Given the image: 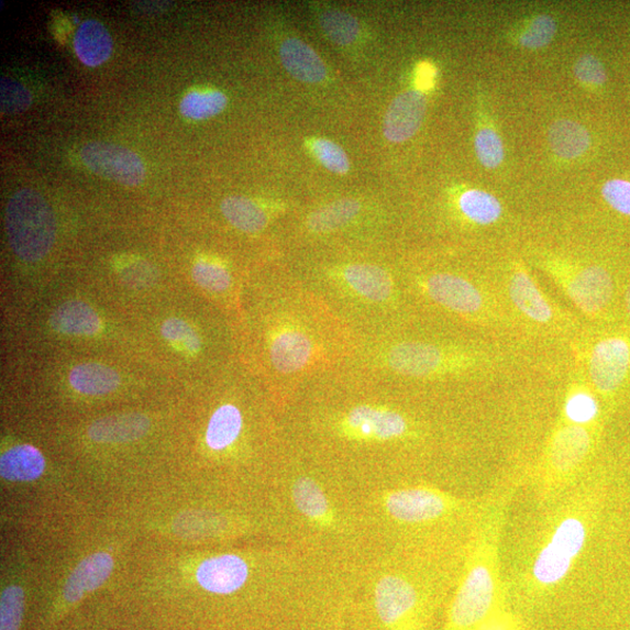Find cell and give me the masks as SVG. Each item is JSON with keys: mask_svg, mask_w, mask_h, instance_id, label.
<instances>
[{"mask_svg": "<svg viewBox=\"0 0 630 630\" xmlns=\"http://www.w3.org/2000/svg\"><path fill=\"white\" fill-rule=\"evenodd\" d=\"M495 583L485 565L473 567L451 608V623L461 630L475 629L491 615Z\"/></svg>", "mask_w": 630, "mask_h": 630, "instance_id": "cell-4", "label": "cell"}, {"mask_svg": "<svg viewBox=\"0 0 630 630\" xmlns=\"http://www.w3.org/2000/svg\"><path fill=\"white\" fill-rule=\"evenodd\" d=\"M388 364L399 374L425 377L447 368L449 357L441 349L427 343L407 342L389 352Z\"/></svg>", "mask_w": 630, "mask_h": 630, "instance_id": "cell-9", "label": "cell"}, {"mask_svg": "<svg viewBox=\"0 0 630 630\" xmlns=\"http://www.w3.org/2000/svg\"><path fill=\"white\" fill-rule=\"evenodd\" d=\"M342 278L355 294L372 301H386L394 292L390 275L376 265H349L343 269Z\"/></svg>", "mask_w": 630, "mask_h": 630, "instance_id": "cell-18", "label": "cell"}, {"mask_svg": "<svg viewBox=\"0 0 630 630\" xmlns=\"http://www.w3.org/2000/svg\"><path fill=\"white\" fill-rule=\"evenodd\" d=\"M292 496L297 508L312 520H322L328 517L329 501L327 495L309 477H301L292 489Z\"/></svg>", "mask_w": 630, "mask_h": 630, "instance_id": "cell-31", "label": "cell"}, {"mask_svg": "<svg viewBox=\"0 0 630 630\" xmlns=\"http://www.w3.org/2000/svg\"><path fill=\"white\" fill-rule=\"evenodd\" d=\"M509 294L515 307L529 319L540 323H548L553 319L551 305L524 270L512 274Z\"/></svg>", "mask_w": 630, "mask_h": 630, "instance_id": "cell-20", "label": "cell"}, {"mask_svg": "<svg viewBox=\"0 0 630 630\" xmlns=\"http://www.w3.org/2000/svg\"><path fill=\"white\" fill-rule=\"evenodd\" d=\"M435 68L429 64L423 63L418 66L417 70V87L419 91H427L433 87L435 79Z\"/></svg>", "mask_w": 630, "mask_h": 630, "instance_id": "cell-44", "label": "cell"}, {"mask_svg": "<svg viewBox=\"0 0 630 630\" xmlns=\"http://www.w3.org/2000/svg\"><path fill=\"white\" fill-rule=\"evenodd\" d=\"M550 146L563 159L582 157L590 146V135L585 126L561 120L553 123L549 130Z\"/></svg>", "mask_w": 630, "mask_h": 630, "instance_id": "cell-25", "label": "cell"}, {"mask_svg": "<svg viewBox=\"0 0 630 630\" xmlns=\"http://www.w3.org/2000/svg\"><path fill=\"white\" fill-rule=\"evenodd\" d=\"M603 197L618 213L630 217V181L622 179L607 181L603 187Z\"/></svg>", "mask_w": 630, "mask_h": 630, "instance_id": "cell-42", "label": "cell"}, {"mask_svg": "<svg viewBox=\"0 0 630 630\" xmlns=\"http://www.w3.org/2000/svg\"><path fill=\"white\" fill-rule=\"evenodd\" d=\"M162 334L165 340L178 343L189 353H198L201 350V340L198 333L181 319H167L162 324Z\"/></svg>", "mask_w": 630, "mask_h": 630, "instance_id": "cell-38", "label": "cell"}, {"mask_svg": "<svg viewBox=\"0 0 630 630\" xmlns=\"http://www.w3.org/2000/svg\"><path fill=\"white\" fill-rule=\"evenodd\" d=\"M150 430V419L142 413H121L98 419L88 429L91 441L122 444L139 441Z\"/></svg>", "mask_w": 630, "mask_h": 630, "instance_id": "cell-15", "label": "cell"}, {"mask_svg": "<svg viewBox=\"0 0 630 630\" xmlns=\"http://www.w3.org/2000/svg\"><path fill=\"white\" fill-rule=\"evenodd\" d=\"M243 425L241 411L232 405L220 407L212 418L206 432L207 445L214 451H222L236 442Z\"/></svg>", "mask_w": 630, "mask_h": 630, "instance_id": "cell-26", "label": "cell"}, {"mask_svg": "<svg viewBox=\"0 0 630 630\" xmlns=\"http://www.w3.org/2000/svg\"><path fill=\"white\" fill-rule=\"evenodd\" d=\"M386 506L396 520L410 523L434 520L445 510V501L441 495L420 488L390 494Z\"/></svg>", "mask_w": 630, "mask_h": 630, "instance_id": "cell-10", "label": "cell"}, {"mask_svg": "<svg viewBox=\"0 0 630 630\" xmlns=\"http://www.w3.org/2000/svg\"><path fill=\"white\" fill-rule=\"evenodd\" d=\"M7 233L13 253L23 261L45 258L55 242L56 222L46 199L31 188L12 195L5 213Z\"/></svg>", "mask_w": 630, "mask_h": 630, "instance_id": "cell-1", "label": "cell"}, {"mask_svg": "<svg viewBox=\"0 0 630 630\" xmlns=\"http://www.w3.org/2000/svg\"><path fill=\"white\" fill-rule=\"evenodd\" d=\"M54 331L67 335L89 336L101 330V319L90 305L71 300L60 305L51 317Z\"/></svg>", "mask_w": 630, "mask_h": 630, "instance_id": "cell-21", "label": "cell"}, {"mask_svg": "<svg viewBox=\"0 0 630 630\" xmlns=\"http://www.w3.org/2000/svg\"><path fill=\"white\" fill-rule=\"evenodd\" d=\"M25 595L22 587L10 586L0 598V630H18L24 615Z\"/></svg>", "mask_w": 630, "mask_h": 630, "instance_id": "cell-33", "label": "cell"}, {"mask_svg": "<svg viewBox=\"0 0 630 630\" xmlns=\"http://www.w3.org/2000/svg\"><path fill=\"white\" fill-rule=\"evenodd\" d=\"M69 384L80 394L101 396L117 390L121 385V377L117 371L104 365L84 364L73 368Z\"/></svg>", "mask_w": 630, "mask_h": 630, "instance_id": "cell-24", "label": "cell"}, {"mask_svg": "<svg viewBox=\"0 0 630 630\" xmlns=\"http://www.w3.org/2000/svg\"><path fill=\"white\" fill-rule=\"evenodd\" d=\"M32 102L30 90L21 82L3 78L0 81V110L3 113H15L26 110Z\"/></svg>", "mask_w": 630, "mask_h": 630, "instance_id": "cell-37", "label": "cell"}, {"mask_svg": "<svg viewBox=\"0 0 630 630\" xmlns=\"http://www.w3.org/2000/svg\"><path fill=\"white\" fill-rule=\"evenodd\" d=\"M112 37L97 19H87L76 31L74 49L81 63L97 67L107 62L112 52Z\"/></svg>", "mask_w": 630, "mask_h": 630, "instance_id": "cell-19", "label": "cell"}, {"mask_svg": "<svg viewBox=\"0 0 630 630\" xmlns=\"http://www.w3.org/2000/svg\"><path fill=\"white\" fill-rule=\"evenodd\" d=\"M463 214L477 224H491L502 214V206L498 199L485 190L469 189L460 199Z\"/></svg>", "mask_w": 630, "mask_h": 630, "instance_id": "cell-29", "label": "cell"}, {"mask_svg": "<svg viewBox=\"0 0 630 630\" xmlns=\"http://www.w3.org/2000/svg\"><path fill=\"white\" fill-rule=\"evenodd\" d=\"M113 561L106 552L93 553L84 560L71 572L65 589L64 596L67 601L76 603L85 597L89 592L102 586L111 575Z\"/></svg>", "mask_w": 630, "mask_h": 630, "instance_id": "cell-17", "label": "cell"}, {"mask_svg": "<svg viewBox=\"0 0 630 630\" xmlns=\"http://www.w3.org/2000/svg\"><path fill=\"white\" fill-rule=\"evenodd\" d=\"M592 384L604 395L618 393L630 377V339L615 335L596 343L589 356Z\"/></svg>", "mask_w": 630, "mask_h": 630, "instance_id": "cell-5", "label": "cell"}, {"mask_svg": "<svg viewBox=\"0 0 630 630\" xmlns=\"http://www.w3.org/2000/svg\"><path fill=\"white\" fill-rule=\"evenodd\" d=\"M625 302H626L627 313H628V316H629V318H630V284H629V286H628V288H627V291H626Z\"/></svg>", "mask_w": 630, "mask_h": 630, "instance_id": "cell-45", "label": "cell"}, {"mask_svg": "<svg viewBox=\"0 0 630 630\" xmlns=\"http://www.w3.org/2000/svg\"><path fill=\"white\" fill-rule=\"evenodd\" d=\"M556 32L557 24L550 15H539L522 34L521 45L530 49L542 48L552 42Z\"/></svg>", "mask_w": 630, "mask_h": 630, "instance_id": "cell-39", "label": "cell"}, {"mask_svg": "<svg viewBox=\"0 0 630 630\" xmlns=\"http://www.w3.org/2000/svg\"><path fill=\"white\" fill-rule=\"evenodd\" d=\"M250 576L246 563L235 555H222L206 560L197 571L202 588L217 595H232Z\"/></svg>", "mask_w": 630, "mask_h": 630, "instance_id": "cell-12", "label": "cell"}, {"mask_svg": "<svg viewBox=\"0 0 630 630\" xmlns=\"http://www.w3.org/2000/svg\"><path fill=\"white\" fill-rule=\"evenodd\" d=\"M586 541V529L575 518L564 520L533 564V576L543 585L562 582Z\"/></svg>", "mask_w": 630, "mask_h": 630, "instance_id": "cell-2", "label": "cell"}, {"mask_svg": "<svg viewBox=\"0 0 630 630\" xmlns=\"http://www.w3.org/2000/svg\"><path fill=\"white\" fill-rule=\"evenodd\" d=\"M476 630H517V625L508 615L496 614L486 618Z\"/></svg>", "mask_w": 630, "mask_h": 630, "instance_id": "cell-43", "label": "cell"}, {"mask_svg": "<svg viewBox=\"0 0 630 630\" xmlns=\"http://www.w3.org/2000/svg\"><path fill=\"white\" fill-rule=\"evenodd\" d=\"M312 355L313 345L309 335L291 324L280 329L273 338L270 357L280 373L291 374L303 369Z\"/></svg>", "mask_w": 630, "mask_h": 630, "instance_id": "cell-13", "label": "cell"}, {"mask_svg": "<svg viewBox=\"0 0 630 630\" xmlns=\"http://www.w3.org/2000/svg\"><path fill=\"white\" fill-rule=\"evenodd\" d=\"M228 99L220 90L189 91L180 102L183 117L202 121L217 117L224 110Z\"/></svg>", "mask_w": 630, "mask_h": 630, "instance_id": "cell-30", "label": "cell"}, {"mask_svg": "<svg viewBox=\"0 0 630 630\" xmlns=\"http://www.w3.org/2000/svg\"><path fill=\"white\" fill-rule=\"evenodd\" d=\"M80 156L93 174L124 186H139L146 176L144 163L136 152L119 144L89 142L81 148Z\"/></svg>", "mask_w": 630, "mask_h": 630, "instance_id": "cell-3", "label": "cell"}, {"mask_svg": "<svg viewBox=\"0 0 630 630\" xmlns=\"http://www.w3.org/2000/svg\"><path fill=\"white\" fill-rule=\"evenodd\" d=\"M424 286L432 300L453 312L474 314L484 308L479 289L460 276L436 274L429 277Z\"/></svg>", "mask_w": 630, "mask_h": 630, "instance_id": "cell-8", "label": "cell"}, {"mask_svg": "<svg viewBox=\"0 0 630 630\" xmlns=\"http://www.w3.org/2000/svg\"><path fill=\"white\" fill-rule=\"evenodd\" d=\"M311 150L323 167L332 174L346 175L351 169V163L345 150L327 139H317L311 144Z\"/></svg>", "mask_w": 630, "mask_h": 630, "instance_id": "cell-34", "label": "cell"}, {"mask_svg": "<svg viewBox=\"0 0 630 630\" xmlns=\"http://www.w3.org/2000/svg\"><path fill=\"white\" fill-rule=\"evenodd\" d=\"M590 447V436L581 425L561 430L553 439L550 460L553 467L567 472L581 464Z\"/></svg>", "mask_w": 630, "mask_h": 630, "instance_id": "cell-22", "label": "cell"}, {"mask_svg": "<svg viewBox=\"0 0 630 630\" xmlns=\"http://www.w3.org/2000/svg\"><path fill=\"white\" fill-rule=\"evenodd\" d=\"M221 212L229 223L247 234L263 231L267 223L264 210L253 200L241 196L225 198L221 202Z\"/></svg>", "mask_w": 630, "mask_h": 630, "instance_id": "cell-27", "label": "cell"}, {"mask_svg": "<svg viewBox=\"0 0 630 630\" xmlns=\"http://www.w3.org/2000/svg\"><path fill=\"white\" fill-rule=\"evenodd\" d=\"M346 424L355 434L377 441H390L402 436L408 430L402 415L373 407L355 408L349 413Z\"/></svg>", "mask_w": 630, "mask_h": 630, "instance_id": "cell-14", "label": "cell"}, {"mask_svg": "<svg viewBox=\"0 0 630 630\" xmlns=\"http://www.w3.org/2000/svg\"><path fill=\"white\" fill-rule=\"evenodd\" d=\"M599 412L597 399L588 393L579 391L572 395L566 402V417L575 425H584L594 420Z\"/></svg>", "mask_w": 630, "mask_h": 630, "instance_id": "cell-40", "label": "cell"}, {"mask_svg": "<svg viewBox=\"0 0 630 630\" xmlns=\"http://www.w3.org/2000/svg\"><path fill=\"white\" fill-rule=\"evenodd\" d=\"M319 23L329 40L339 46L352 45L360 35L357 19L339 10L324 11Z\"/></svg>", "mask_w": 630, "mask_h": 630, "instance_id": "cell-32", "label": "cell"}, {"mask_svg": "<svg viewBox=\"0 0 630 630\" xmlns=\"http://www.w3.org/2000/svg\"><path fill=\"white\" fill-rule=\"evenodd\" d=\"M417 604L415 588L407 581L389 576L380 579L375 589V606L382 623L396 627L412 614Z\"/></svg>", "mask_w": 630, "mask_h": 630, "instance_id": "cell-11", "label": "cell"}, {"mask_svg": "<svg viewBox=\"0 0 630 630\" xmlns=\"http://www.w3.org/2000/svg\"><path fill=\"white\" fill-rule=\"evenodd\" d=\"M564 276L562 288L584 313L599 316L607 311L614 300L615 281L604 267L590 265Z\"/></svg>", "mask_w": 630, "mask_h": 630, "instance_id": "cell-6", "label": "cell"}, {"mask_svg": "<svg viewBox=\"0 0 630 630\" xmlns=\"http://www.w3.org/2000/svg\"><path fill=\"white\" fill-rule=\"evenodd\" d=\"M425 112L427 99L422 91L408 90L399 93L385 117V137L396 144L411 140L422 126Z\"/></svg>", "mask_w": 630, "mask_h": 630, "instance_id": "cell-7", "label": "cell"}, {"mask_svg": "<svg viewBox=\"0 0 630 630\" xmlns=\"http://www.w3.org/2000/svg\"><path fill=\"white\" fill-rule=\"evenodd\" d=\"M474 144L476 156L485 167L495 168L504 162V143L498 132L493 129L485 128L477 132Z\"/></svg>", "mask_w": 630, "mask_h": 630, "instance_id": "cell-35", "label": "cell"}, {"mask_svg": "<svg viewBox=\"0 0 630 630\" xmlns=\"http://www.w3.org/2000/svg\"><path fill=\"white\" fill-rule=\"evenodd\" d=\"M574 70L576 78L586 86L600 87L607 81L606 69L594 55L586 54L579 57Z\"/></svg>", "mask_w": 630, "mask_h": 630, "instance_id": "cell-41", "label": "cell"}, {"mask_svg": "<svg viewBox=\"0 0 630 630\" xmlns=\"http://www.w3.org/2000/svg\"><path fill=\"white\" fill-rule=\"evenodd\" d=\"M279 55L284 68L298 81L314 85L328 78V67L321 57L297 37L284 41Z\"/></svg>", "mask_w": 630, "mask_h": 630, "instance_id": "cell-16", "label": "cell"}, {"mask_svg": "<svg viewBox=\"0 0 630 630\" xmlns=\"http://www.w3.org/2000/svg\"><path fill=\"white\" fill-rule=\"evenodd\" d=\"M45 466L42 452L31 445L12 447L0 457V474L9 482H33L43 475Z\"/></svg>", "mask_w": 630, "mask_h": 630, "instance_id": "cell-23", "label": "cell"}, {"mask_svg": "<svg viewBox=\"0 0 630 630\" xmlns=\"http://www.w3.org/2000/svg\"><path fill=\"white\" fill-rule=\"evenodd\" d=\"M195 280L201 288L212 292H223L232 284V276L224 266L207 261H199L192 269Z\"/></svg>", "mask_w": 630, "mask_h": 630, "instance_id": "cell-36", "label": "cell"}, {"mask_svg": "<svg viewBox=\"0 0 630 630\" xmlns=\"http://www.w3.org/2000/svg\"><path fill=\"white\" fill-rule=\"evenodd\" d=\"M360 209L361 205L355 199H341L323 206L310 215V231L318 234L336 231L355 219Z\"/></svg>", "mask_w": 630, "mask_h": 630, "instance_id": "cell-28", "label": "cell"}]
</instances>
